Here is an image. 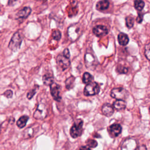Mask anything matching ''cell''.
<instances>
[{
    "instance_id": "cell-1",
    "label": "cell",
    "mask_w": 150,
    "mask_h": 150,
    "mask_svg": "<svg viewBox=\"0 0 150 150\" xmlns=\"http://www.w3.org/2000/svg\"><path fill=\"white\" fill-rule=\"evenodd\" d=\"M22 42V39L19 32H15L12 36L9 44L8 48L14 52H17L20 49Z\"/></svg>"
},
{
    "instance_id": "cell-2",
    "label": "cell",
    "mask_w": 150,
    "mask_h": 150,
    "mask_svg": "<svg viewBox=\"0 0 150 150\" xmlns=\"http://www.w3.org/2000/svg\"><path fill=\"white\" fill-rule=\"evenodd\" d=\"M84 59L86 67L88 69L93 70L96 69L98 64V61L93 52L88 51L86 52Z\"/></svg>"
},
{
    "instance_id": "cell-3",
    "label": "cell",
    "mask_w": 150,
    "mask_h": 150,
    "mask_svg": "<svg viewBox=\"0 0 150 150\" xmlns=\"http://www.w3.org/2000/svg\"><path fill=\"white\" fill-rule=\"evenodd\" d=\"M83 121L81 119H77L70 130V135L73 138L80 137L83 132Z\"/></svg>"
},
{
    "instance_id": "cell-4",
    "label": "cell",
    "mask_w": 150,
    "mask_h": 150,
    "mask_svg": "<svg viewBox=\"0 0 150 150\" xmlns=\"http://www.w3.org/2000/svg\"><path fill=\"white\" fill-rule=\"evenodd\" d=\"M82 33V28L79 24H75L70 26L68 30L69 38L72 41L76 40Z\"/></svg>"
},
{
    "instance_id": "cell-5",
    "label": "cell",
    "mask_w": 150,
    "mask_h": 150,
    "mask_svg": "<svg viewBox=\"0 0 150 150\" xmlns=\"http://www.w3.org/2000/svg\"><path fill=\"white\" fill-rule=\"evenodd\" d=\"M100 92V86L96 82H91L87 84L84 89L83 93L86 96H94Z\"/></svg>"
},
{
    "instance_id": "cell-6",
    "label": "cell",
    "mask_w": 150,
    "mask_h": 150,
    "mask_svg": "<svg viewBox=\"0 0 150 150\" xmlns=\"http://www.w3.org/2000/svg\"><path fill=\"white\" fill-rule=\"evenodd\" d=\"M47 114L46 107L44 103H39L33 113V117L36 120H43Z\"/></svg>"
},
{
    "instance_id": "cell-7",
    "label": "cell",
    "mask_w": 150,
    "mask_h": 150,
    "mask_svg": "<svg viewBox=\"0 0 150 150\" xmlns=\"http://www.w3.org/2000/svg\"><path fill=\"white\" fill-rule=\"evenodd\" d=\"M127 91L122 87H117L113 89L110 93V96L117 100H123L127 97Z\"/></svg>"
},
{
    "instance_id": "cell-8",
    "label": "cell",
    "mask_w": 150,
    "mask_h": 150,
    "mask_svg": "<svg viewBox=\"0 0 150 150\" xmlns=\"http://www.w3.org/2000/svg\"><path fill=\"white\" fill-rule=\"evenodd\" d=\"M137 147V142L134 138H127L121 144V150H135Z\"/></svg>"
},
{
    "instance_id": "cell-9",
    "label": "cell",
    "mask_w": 150,
    "mask_h": 150,
    "mask_svg": "<svg viewBox=\"0 0 150 150\" xmlns=\"http://www.w3.org/2000/svg\"><path fill=\"white\" fill-rule=\"evenodd\" d=\"M50 89H51V93L54 99L57 102H60L62 99V96L61 95V86L54 83L51 86H50Z\"/></svg>"
},
{
    "instance_id": "cell-10",
    "label": "cell",
    "mask_w": 150,
    "mask_h": 150,
    "mask_svg": "<svg viewBox=\"0 0 150 150\" xmlns=\"http://www.w3.org/2000/svg\"><path fill=\"white\" fill-rule=\"evenodd\" d=\"M107 131L111 137L115 138L118 137L121 134L122 127L120 124L115 123L110 126L107 128Z\"/></svg>"
},
{
    "instance_id": "cell-11",
    "label": "cell",
    "mask_w": 150,
    "mask_h": 150,
    "mask_svg": "<svg viewBox=\"0 0 150 150\" xmlns=\"http://www.w3.org/2000/svg\"><path fill=\"white\" fill-rule=\"evenodd\" d=\"M57 63L63 71L67 69L70 65L69 59H68L61 55H59L57 57Z\"/></svg>"
},
{
    "instance_id": "cell-12",
    "label": "cell",
    "mask_w": 150,
    "mask_h": 150,
    "mask_svg": "<svg viewBox=\"0 0 150 150\" xmlns=\"http://www.w3.org/2000/svg\"><path fill=\"white\" fill-rule=\"evenodd\" d=\"M93 32L97 37H102L108 34L109 30L106 27L102 25H98L93 28Z\"/></svg>"
},
{
    "instance_id": "cell-13",
    "label": "cell",
    "mask_w": 150,
    "mask_h": 150,
    "mask_svg": "<svg viewBox=\"0 0 150 150\" xmlns=\"http://www.w3.org/2000/svg\"><path fill=\"white\" fill-rule=\"evenodd\" d=\"M32 10L29 7H25L20 10L16 15L17 20H25L27 19L29 15L31 14Z\"/></svg>"
},
{
    "instance_id": "cell-14",
    "label": "cell",
    "mask_w": 150,
    "mask_h": 150,
    "mask_svg": "<svg viewBox=\"0 0 150 150\" xmlns=\"http://www.w3.org/2000/svg\"><path fill=\"white\" fill-rule=\"evenodd\" d=\"M102 113L106 117H111L114 113V108L109 103H105L102 106Z\"/></svg>"
},
{
    "instance_id": "cell-15",
    "label": "cell",
    "mask_w": 150,
    "mask_h": 150,
    "mask_svg": "<svg viewBox=\"0 0 150 150\" xmlns=\"http://www.w3.org/2000/svg\"><path fill=\"white\" fill-rule=\"evenodd\" d=\"M110 3L107 0H103V1H98L96 6V8L97 10L99 11H103L106 10L109 7Z\"/></svg>"
},
{
    "instance_id": "cell-16",
    "label": "cell",
    "mask_w": 150,
    "mask_h": 150,
    "mask_svg": "<svg viewBox=\"0 0 150 150\" xmlns=\"http://www.w3.org/2000/svg\"><path fill=\"white\" fill-rule=\"evenodd\" d=\"M118 41L120 45L126 46L129 42V38L127 34L121 32L118 35Z\"/></svg>"
},
{
    "instance_id": "cell-17",
    "label": "cell",
    "mask_w": 150,
    "mask_h": 150,
    "mask_svg": "<svg viewBox=\"0 0 150 150\" xmlns=\"http://www.w3.org/2000/svg\"><path fill=\"white\" fill-rule=\"evenodd\" d=\"M43 82L46 86H51L54 83V78L52 74L46 73L43 76Z\"/></svg>"
},
{
    "instance_id": "cell-18",
    "label": "cell",
    "mask_w": 150,
    "mask_h": 150,
    "mask_svg": "<svg viewBox=\"0 0 150 150\" xmlns=\"http://www.w3.org/2000/svg\"><path fill=\"white\" fill-rule=\"evenodd\" d=\"M113 107L116 110H122L126 109V103L123 100H116L113 103Z\"/></svg>"
},
{
    "instance_id": "cell-19",
    "label": "cell",
    "mask_w": 150,
    "mask_h": 150,
    "mask_svg": "<svg viewBox=\"0 0 150 150\" xmlns=\"http://www.w3.org/2000/svg\"><path fill=\"white\" fill-rule=\"evenodd\" d=\"M29 120V117L27 116H21L17 121V126L20 128H23L25 127L27 121Z\"/></svg>"
},
{
    "instance_id": "cell-20",
    "label": "cell",
    "mask_w": 150,
    "mask_h": 150,
    "mask_svg": "<svg viewBox=\"0 0 150 150\" xmlns=\"http://www.w3.org/2000/svg\"><path fill=\"white\" fill-rule=\"evenodd\" d=\"M75 80V77L73 76H71L66 79L65 81V86L67 89L70 90L74 87Z\"/></svg>"
},
{
    "instance_id": "cell-21",
    "label": "cell",
    "mask_w": 150,
    "mask_h": 150,
    "mask_svg": "<svg viewBox=\"0 0 150 150\" xmlns=\"http://www.w3.org/2000/svg\"><path fill=\"white\" fill-rule=\"evenodd\" d=\"M34 130L32 127H28L26 128L23 132V137L25 139H28L33 137Z\"/></svg>"
},
{
    "instance_id": "cell-22",
    "label": "cell",
    "mask_w": 150,
    "mask_h": 150,
    "mask_svg": "<svg viewBox=\"0 0 150 150\" xmlns=\"http://www.w3.org/2000/svg\"><path fill=\"white\" fill-rule=\"evenodd\" d=\"M93 79H94V77H93V76L91 74H90L88 72H85L83 74L82 80H83V83H84V84H89V83L92 82Z\"/></svg>"
},
{
    "instance_id": "cell-23",
    "label": "cell",
    "mask_w": 150,
    "mask_h": 150,
    "mask_svg": "<svg viewBox=\"0 0 150 150\" xmlns=\"http://www.w3.org/2000/svg\"><path fill=\"white\" fill-rule=\"evenodd\" d=\"M134 6L137 11H141L145 6V3L143 1H135Z\"/></svg>"
},
{
    "instance_id": "cell-24",
    "label": "cell",
    "mask_w": 150,
    "mask_h": 150,
    "mask_svg": "<svg viewBox=\"0 0 150 150\" xmlns=\"http://www.w3.org/2000/svg\"><path fill=\"white\" fill-rule=\"evenodd\" d=\"M134 18L133 17L131 16H128L126 18V26L128 28H131L134 26Z\"/></svg>"
},
{
    "instance_id": "cell-25",
    "label": "cell",
    "mask_w": 150,
    "mask_h": 150,
    "mask_svg": "<svg viewBox=\"0 0 150 150\" xmlns=\"http://www.w3.org/2000/svg\"><path fill=\"white\" fill-rule=\"evenodd\" d=\"M38 88H39V86H35L33 89H32V90H31L27 93V98H28L29 100L32 99V97L35 96V94H36V91H37V90L38 89Z\"/></svg>"
},
{
    "instance_id": "cell-26",
    "label": "cell",
    "mask_w": 150,
    "mask_h": 150,
    "mask_svg": "<svg viewBox=\"0 0 150 150\" xmlns=\"http://www.w3.org/2000/svg\"><path fill=\"white\" fill-rule=\"evenodd\" d=\"M86 144L89 148H96L97 147V142L94 139H88L86 141Z\"/></svg>"
},
{
    "instance_id": "cell-27",
    "label": "cell",
    "mask_w": 150,
    "mask_h": 150,
    "mask_svg": "<svg viewBox=\"0 0 150 150\" xmlns=\"http://www.w3.org/2000/svg\"><path fill=\"white\" fill-rule=\"evenodd\" d=\"M61 33L59 30H55L52 33V37L53 38V39L57 41L61 39Z\"/></svg>"
},
{
    "instance_id": "cell-28",
    "label": "cell",
    "mask_w": 150,
    "mask_h": 150,
    "mask_svg": "<svg viewBox=\"0 0 150 150\" xmlns=\"http://www.w3.org/2000/svg\"><path fill=\"white\" fill-rule=\"evenodd\" d=\"M116 71L120 74H126L128 72V69L123 66L118 65L116 67Z\"/></svg>"
},
{
    "instance_id": "cell-29",
    "label": "cell",
    "mask_w": 150,
    "mask_h": 150,
    "mask_svg": "<svg viewBox=\"0 0 150 150\" xmlns=\"http://www.w3.org/2000/svg\"><path fill=\"white\" fill-rule=\"evenodd\" d=\"M149 43H148L145 46V56L148 61H149Z\"/></svg>"
},
{
    "instance_id": "cell-30",
    "label": "cell",
    "mask_w": 150,
    "mask_h": 150,
    "mask_svg": "<svg viewBox=\"0 0 150 150\" xmlns=\"http://www.w3.org/2000/svg\"><path fill=\"white\" fill-rule=\"evenodd\" d=\"M3 96L7 98H11L13 96V91L11 90H7L4 92Z\"/></svg>"
},
{
    "instance_id": "cell-31",
    "label": "cell",
    "mask_w": 150,
    "mask_h": 150,
    "mask_svg": "<svg viewBox=\"0 0 150 150\" xmlns=\"http://www.w3.org/2000/svg\"><path fill=\"white\" fill-rule=\"evenodd\" d=\"M143 17H144V13H138V17H137V18H136V21H137V22H138V23H139V24H141V23L142 22Z\"/></svg>"
},
{
    "instance_id": "cell-32",
    "label": "cell",
    "mask_w": 150,
    "mask_h": 150,
    "mask_svg": "<svg viewBox=\"0 0 150 150\" xmlns=\"http://www.w3.org/2000/svg\"><path fill=\"white\" fill-rule=\"evenodd\" d=\"M63 56L65 57V58H68V59L70 58V52H69V49L68 48H66V49H64L63 52Z\"/></svg>"
},
{
    "instance_id": "cell-33",
    "label": "cell",
    "mask_w": 150,
    "mask_h": 150,
    "mask_svg": "<svg viewBox=\"0 0 150 150\" xmlns=\"http://www.w3.org/2000/svg\"><path fill=\"white\" fill-rule=\"evenodd\" d=\"M135 150H147V148L145 145H141L137 147Z\"/></svg>"
},
{
    "instance_id": "cell-34",
    "label": "cell",
    "mask_w": 150,
    "mask_h": 150,
    "mask_svg": "<svg viewBox=\"0 0 150 150\" xmlns=\"http://www.w3.org/2000/svg\"><path fill=\"white\" fill-rule=\"evenodd\" d=\"M79 150H91V149L90 148L86 147V146H82L80 148Z\"/></svg>"
}]
</instances>
